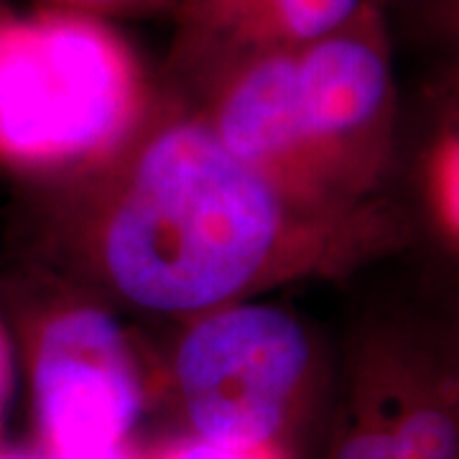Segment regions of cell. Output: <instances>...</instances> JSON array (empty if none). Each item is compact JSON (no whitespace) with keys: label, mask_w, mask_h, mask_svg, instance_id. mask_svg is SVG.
Segmentation results:
<instances>
[{"label":"cell","mask_w":459,"mask_h":459,"mask_svg":"<svg viewBox=\"0 0 459 459\" xmlns=\"http://www.w3.org/2000/svg\"><path fill=\"white\" fill-rule=\"evenodd\" d=\"M90 228L102 283L141 312L192 319L281 283L340 276L394 250L383 202L325 212L291 199L199 117H174L115 161Z\"/></svg>","instance_id":"obj_1"},{"label":"cell","mask_w":459,"mask_h":459,"mask_svg":"<svg viewBox=\"0 0 459 459\" xmlns=\"http://www.w3.org/2000/svg\"><path fill=\"white\" fill-rule=\"evenodd\" d=\"M199 117L289 197L325 212L383 204L398 151L383 0L316 39L220 66Z\"/></svg>","instance_id":"obj_2"},{"label":"cell","mask_w":459,"mask_h":459,"mask_svg":"<svg viewBox=\"0 0 459 459\" xmlns=\"http://www.w3.org/2000/svg\"><path fill=\"white\" fill-rule=\"evenodd\" d=\"M148 80L105 18L0 13V159L31 171L115 161L143 128Z\"/></svg>","instance_id":"obj_3"},{"label":"cell","mask_w":459,"mask_h":459,"mask_svg":"<svg viewBox=\"0 0 459 459\" xmlns=\"http://www.w3.org/2000/svg\"><path fill=\"white\" fill-rule=\"evenodd\" d=\"M325 459H459V279L401 289L352 325Z\"/></svg>","instance_id":"obj_4"},{"label":"cell","mask_w":459,"mask_h":459,"mask_svg":"<svg viewBox=\"0 0 459 459\" xmlns=\"http://www.w3.org/2000/svg\"><path fill=\"white\" fill-rule=\"evenodd\" d=\"M314 368L309 329L276 304L246 299L186 319L171 383L189 437L265 449L304 406Z\"/></svg>","instance_id":"obj_5"},{"label":"cell","mask_w":459,"mask_h":459,"mask_svg":"<svg viewBox=\"0 0 459 459\" xmlns=\"http://www.w3.org/2000/svg\"><path fill=\"white\" fill-rule=\"evenodd\" d=\"M31 394L47 459H135L143 383L113 314L87 301L51 312L33 337Z\"/></svg>","instance_id":"obj_6"},{"label":"cell","mask_w":459,"mask_h":459,"mask_svg":"<svg viewBox=\"0 0 459 459\" xmlns=\"http://www.w3.org/2000/svg\"><path fill=\"white\" fill-rule=\"evenodd\" d=\"M370 0H179V47L210 69L334 31Z\"/></svg>","instance_id":"obj_7"},{"label":"cell","mask_w":459,"mask_h":459,"mask_svg":"<svg viewBox=\"0 0 459 459\" xmlns=\"http://www.w3.org/2000/svg\"><path fill=\"white\" fill-rule=\"evenodd\" d=\"M424 202L442 243L459 255V105L429 151Z\"/></svg>","instance_id":"obj_8"},{"label":"cell","mask_w":459,"mask_h":459,"mask_svg":"<svg viewBox=\"0 0 459 459\" xmlns=\"http://www.w3.org/2000/svg\"><path fill=\"white\" fill-rule=\"evenodd\" d=\"M424 31L439 51L459 95V0H424Z\"/></svg>","instance_id":"obj_9"},{"label":"cell","mask_w":459,"mask_h":459,"mask_svg":"<svg viewBox=\"0 0 459 459\" xmlns=\"http://www.w3.org/2000/svg\"><path fill=\"white\" fill-rule=\"evenodd\" d=\"M49 8L72 11L95 18H128V16H156L166 11H177L179 0H44Z\"/></svg>","instance_id":"obj_10"},{"label":"cell","mask_w":459,"mask_h":459,"mask_svg":"<svg viewBox=\"0 0 459 459\" xmlns=\"http://www.w3.org/2000/svg\"><path fill=\"white\" fill-rule=\"evenodd\" d=\"M156 459H283L279 446H265V449H235L222 444L204 442L197 437H186L181 442H174L159 452Z\"/></svg>","instance_id":"obj_11"},{"label":"cell","mask_w":459,"mask_h":459,"mask_svg":"<svg viewBox=\"0 0 459 459\" xmlns=\"http://www.w3.org/2000/svg\"><path fill=\"white\" fill-rule=\"evenodd\" d=\"M8 395H11V355H8V344L0 332V424H3V413L8 406Z\"/></svg>","instance_id":"obj_12"},{"label":"cell","mask_w":459,"mask_h":459,"mask_svg":"<svg viewBox=\"0 0 459 459\" xmlns=\"http://www.w3.org/2000/svg\"><path fill=\"white\" fill-rule=\"evenodd\" d=\"M0 459H47V457H44V455H31V452H18V449L0 446Z\"/></svg>","instance_id":"obj_13"}]
</instances>
